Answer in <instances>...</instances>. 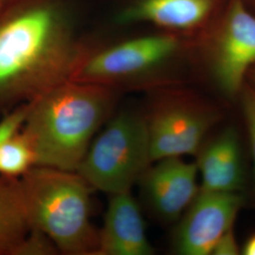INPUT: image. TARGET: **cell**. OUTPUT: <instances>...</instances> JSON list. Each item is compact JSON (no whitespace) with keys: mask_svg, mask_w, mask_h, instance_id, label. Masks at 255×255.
Returning a JSON list of instances; mask_svg holds the SVG:
<instances>
[{"mask_svg":"<svg viewBox=\"0 0 255 255\" xmlns=\"http://www.w3.org/2000/svg\"><path fill=\"white\" fill-rule=\"evenodd\" d=\"M86 45L55 0H13L0 13V113L72 79Z\"/></svg>","mask_w":255,"mask_h":255,"instance_id":"1","label":"cell"},{"mask_svg":"<svg viewBox=\"0 0 255 255\" xmlns=\"http://www.w3.org/2000/svg\"><path fill=\"white\" fill-rule=\"evenodd\" d=\"M119 92L69 80L28 103L21 130L35 165L77 171L93 139L116 112Z\"/></svg>","mask_w":255,"mask_h":255,"instance_id":"2","label":"cell"},{"mask_svg":"<svg viewBox=\"0 0 255 255\" xmlns=\"http://www.w3.org/2000/svg\"><path fill=\"white\" fill-rule=\"evenodd\" d=\"M192 53V37L155 28L108 46L86 45L71 80L119 93L189 83L193 80Z\"/></svg>","mask_w":255,"mask_h":255,"instance_id":"3","label":"cell"},{"mask_svg":"<svg viewBox=\"0 0 255 255\" xmlns=\"http://www.w3.org/2000/svg\"><path fill=\"white\" fill-rule=\"evenodd\" d=\"M20 179L31 229L59 254L96 255L99 232L91 219L94 190L77 171L34 165Z\"/></svg>","mask_w":255,"mask_h":255,"instance_id":"4","label":"cell"},{"mask_svg":"<svg viewBox=\"0 0 255 255\" xmlns=\"http://www.w3.org/2000/svg\"><path fill=\"white\" fill-rule=\"evenodd\" d=\"M193 39V81L237 101L255 67V13L240 1L226 6Z\"/></svg>","mask_w":255,"mask_h":255,"instance_id":"5","label":"cell"},{"mask_svg":"<svg viewBox=\"0 0 255 255\" xmlns=\"http://www.w3.org/2000/svg\"><path fill=\"white\" fill-rule=\"evenodd\" d=\"M144 113H114L93 139L77 172L94 190L131 191L152 164Z\"/></svg>","mask_w":255,"mask_h":255,"instance_id":"6","label":"cell"},{"mask_svg":"<svg viewBox=\"0 0 255 255\" xmlns=\"http://www.w3.org/2000/svg\"><path fill=\"white\" fill-rule=\"evenodd\" d=\"M149 93L144 113L152 162L198 153L223 114L218 105L187 83Z\"/></svg>","mask_w":255,"mask_h":255,"instance_id":"7","label":"cell"},{"mask_svg":"<svg viewBox=\"0 0 255 255\" xmlns=\"http://www.w3.org/2000/svg\"><path fill=\"white\" fill-rule=\"evenodd\" d=\"M245 204L242 193L206 191L200 188L177 221L172 251L179 255H209L219 237L234 227Z\"/></svg>","mask_w":255,"mask_h":255,"instance_id":"8","label":"cell"},{"mask_svg":"<svg viewBox=\"0 0 255 255\" xmlns=\"http://www.w3.org/2000/svg\"><path fill=\"white\" fill-rule=\"evenodd\" d=\"M196 163L182 157H168L150 164L141 176L142 199L156 219L177 222L200 190Z\"/></svg>","mask_w":255,"mask_h":255,"instance_id":"9","label":"cell"},{"mask_svg":"<svg viewBox=\"0 0 255 255\" xmlns=\"http://www.w3.org/2000/svg\"><path fill=\"white\" fill-rule=\"evenodd\" d=\"M229 0H128L119 12L122 24L154 28L194 37L206 27Z\"/></svg>","mask_w":255,"mask_h":255,"instance_id":"10","label":"cell"},{"mask_svg":"<svg viewBox=\"0 0 255 255\" xmlns=\"http://www.w3.org/2000/svg\"><path fill=\"white\" fill-rule=\"evenodd\" d=\"M154 252L131 191L110 195L96 255H152Z\"/></svg>","mask_w":255,"mask_h":255,"instance_id":"11","label":"cell"},{"mask_svg":"<svg viewBox=\"0 0 255 255\" xmlns=\"http://www.w3.org/2000/svg\"><path fill=\"white\" fill-rule=\"evenodd\" d=\"M195 163L201 177V190L243 191L246 182L243 152L235 128H225L216 136L206 139L196 154Z\"/></svg>","mask_w":255,"mask_h":255,"instance_id":"12","label":"cell"},{"mask_svg":"<svg viewBox=\"0 0 255 255\" xmlns=\"http://www.w3.org/2000/svg\"><path fill=\"white\" fill-rule=\"evenodd\" d=\"M30 231L20 179L0 175V255H19Z\"/></svg>","mask_w":255,"mask_h":255,"instance_id":"13","label":"cell"},{"mask_svg":"<svg viewBox=\"0 0 255 255\" xmlns=\"http://www.w3.org/2000/svg\"><path fill=\"white\" fill-rule=\"evenodd\" d=\"M36 164L35 154L21 128L0 144V175L20 178Z\"/></svg>","mask_w":255,"mask_h":255,"instance_id":"14","label":"cell"},{"mask_svg":"<svg viewBox=\"0 0 255 255\" xmlns=\"http://www.w3.org/2000/svg\"><path fill=\"white\" fill-rule=\"evenodd\" d=\"M237 101H239L254 164V202L255 206V88L247 82Z\"/></svg>","mask_w":255,"mask_h":255,"instance_id":"15","label":"cell"},{"mask_svg":"<svg viewBox=\"0 0 255 255\" xmlns=\"http://www.w3.org/2000/svg\"><path fill=\"white\" fill-rule=\"evenodd\" d=\"M28 112V103L5 113L0 120V144L22 128Z\"/></svg>","mask_w":255,"mask_h":255,"instance_id":"16","label":"cell"},{"mask_svg":"<svg viewBox=\"0 0 255 255\" xmlns=\"http://www.w3.org/2000/svg\"><path fill=\"white\" fill-rule=\"evenodd\" d=\"M241 249L237 243L234 227L229 229L221 237L212 251V255H238Z\"/></svg>","mask_w":255,"mask_h":255,"instance_id":"17","label":"cell"},{"mask_svg":"<svg viewBox=\"0 0 255 255\" xmlns=\"http://www.w3.org/2000/svg\"><path fill=\"white\" fill-rule=\"evenodd\" d=\"M241 254L244 255H255V233L248 237L246 242L241 249Z\"/></svg>","mask_w":255,"mask_h":255,"instance_id":"18","label":"cell"},{"mask_svg":"<svg viewBox=\"0 0 255 255\" xmlns=\"http://www.w3.org/2000/svg\"><path fill=\"white\" fill-rule=\"evenodd\" d=\"M247 82H249L252 86H254L255 88V67H254L248 74Z\"/></svg>","mask_w":255,"mask_h":255,"instance_id":"19","label":"cell"},{"mask_svg":"<svg viewBox=\"0 0 255 255\" xmlns=\"http://www.w3.org/2000/svg\"><path fill=\"white\" fill-rule=\"evenodd\" d=\"M248 9H251L255 13V0H240Z\"/></svg>","mask_w":255,"mask_h":255,"instance_id":"20","label":"cell"},{"mask_svg":"<svg viewBox=\"0 0 255 255\" xmlns=\"http://www.w3.org/2000/svg\"><path fill=\"white\" fill-rule=\"evenodd\" d=\"M7 5H8V3L6 2V0H0V13L4 10Z\"/></svg>","mask_w":255,"mask_h":255,"instance_id":"21","label":"cell"},{"mask_svg":"<svg viewBox=\"0 0 255 255\" xmlns=\"http://www.w3.org/2000/svg\"><path fill=\"white\" fill-rule=\"evenodd\" d=\"M11 1H13V0H6V2L9 4V2H11Z\"/></svg>","mask_w":255,"mask_h":255,"instance_id":"22","label":"cell"}]
</instances>
